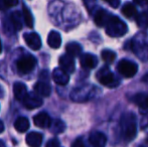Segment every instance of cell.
Listing matches in <instances>:
<instances>
[{"label":"cell","instance_id":"cell-1","mask_svg":"<svg viewBox=\"0 0 148 147\" xmlns=\"http://www.w3.org/2000/svg\"><path fill=\"white\" fill-rule=\"evenodd\" d=\"M121 130L126 141H132L137 135L136 118L133 113H127L121 118Z\"/></svg>","mask_w":148,"mask_h":147},{"label":"cell","instance_id":"cell-2","mask_svg":"<svg viewBox=\"0 0 148 147\" xmlns=\"http://www.w3.org/2000/svg\"><path fill=\"white\" fill-rule=\"evenodd\" d=\"M128 27L123 20L118 16H111L106 24V34L111 37H120L127 34Z\"/></svg>","mask_w":148,"mask_h":147},{"label":"cell","instance_id":"cell-3","mask_svg":"<svg viewBox=\"0 0 148 147\" xmlns=\"http://www.w3.org/2000/svg\"><path fill=\"white\" fill-rule=\"evenodd\" d=\"M130 44V49H132L133 53L140 57L142 61H146L148 59V41L142 34H137L134 39L128 41Z\"/></svg>","mask_w":148,"mask_h":147},{"label":"cell","instance_id":"cell-4","mask_svg":"<svg viewBox=\"0 0 148 147\" xmlns=\"http://www.w3.org/2000/svg\"><path fill=\"white\" fill-rule=\"evenodd\" d=\"M97 80L103 86L109 87V88H114L118 86V81L116 80L114 74L108 67H103L99 70V72L97 73Z\"/></svg>","mask_w":148,"mask_h":147},{"label":"cell","instance_id":"cell-5","mask_svg":"<svg viewBox=\"0 0 148 147\" xmlns=\"http://www.w3.org/2000/svg\"><path fill=\"white\" fill-rule=\"evenodd\" d=\"M94 90H96V89L92 86L80 87V88H77L73 91L71 94V98L75 102H86L93 97L94 93H95L93 92Z\"/></svg>","mask_w":148,"mask_h":147},{"label":"cell","instance_id":"cell-6","mask_svg":"<svg viewBox=\"0 0 148 147\" xmlns=\"http://www.w3.org/2000/svg\"><path fill=\"white\" fill-rule=\"evenodd\" d=\"M118 72L125 78H132L138 72V66L136 63L129 59H121L117 66Z\"/></svg>","mask_w":148,"mask_h":147},{"label":"cell","instance_id":"cell-7","mask_svg":"<svg viewBox=\"0 0 148 147\" xmlns=\"http://www.w3.org/2000/svg\"><path fill=\"white\" fill-rule=\"evenodd\" d=\"M17 69L20 73L22 74H28L32 71L36 66V59L33 55H27L24 57H20L17 61Z\"/></svg>","mask_w":148,"mask_h":147},{"label":"cell","instance_id":"cell-8","mask_svg":"<svg viewBox=\"0 0 148 147\" xmlns=\"http://www.w3.org/2000/svg\"><path fill=\"white\" fill-rule=\"evenodd\" d=\"M59 65L60 68H62L64 72H66L68 74H72L75 72L76 69V64H75V59L72 55H64L60 57L59 59Z\"/></svg>","mask_w":148,"mask_h":147},{"label":"cell","instance_id":"cell-9","mask_svg":"<svg viewBox=\"0 0 148 147\" xmlns=\"http://www.w3.org/2000/svg\"><path fill=\"white\" fill-rule=\"evenodd\" d=\"M24 41L27 44L28 47H30L33 51H38L41 47V39L40 36L35 32H30V34H24L23 36Z\"/></svg>","mask_w":148,"mask_h":147},{"label":"cell","instance_id":"cell-10","mask_svg":"<svg viewBox=\"0 0 148 147\" xmlns=\"http://www.w3.org/2000/svg\"><path fill=\"white\" fill-rule=\"evenodd\" d=\"M24 107L26 109H29V110H33V109H36L38 107H40L42 105V99L38 96V95L35 94H27V96L24 98V100L22 101Z\"/></svg>","mask_w":148,"mask_h":147},{"label":"cell","instance_id":"cell-11","mask_svg":"<svg viewBox=\"0 0 148 147\" xmlns=\"http://www.w3.org/2000/svg\"><path fill=\"white\" fill-rule=\"evenodd\" d=\"M89 142L93 147H105L107 143V137L102 132L95 131L90 134Z\"/></svg>","mask_w":148,"mask_h":147},{"label":"cell","instance_id":"cell-12","mask_svg":"<svg viewBox=\"0 0 148 147\" xmlns=\"http://www.w3.org/2000/svg\"><path fill=\"white\" fill-rule=\"evenodd\" d=\"M53 80L60 86H66L70 81V76L66 72H64L62 68H57L53 72Z\"/></svg>","mask_w":148,"mask_h":147},{"label":"cell","instance_id":"cell-13","mask_svg":"<svg viewBox=\"0 0 148 147\" xmlns=\"http://www.w3.org/2000/svg\"><path fill=\"white\" fill-rule=\"evenodd\" d=\"M33 123L36 127L39 128H49L51 126V118L47 112H40L33 117Z\"/></svg>","mask_w":148,"mask_h":147},{"label":"cell","instance_id":"cell-14","mask_svg":"<svg viewBox=\"0 0 148 147\" xmlns=\"http://www.w3.org/2000/svg\"><path fill=\"white\" fill-rule=\"evenodd\" d=\"M81 66L85 69H94L98 65V59L92 53H85L81 57Z\"/></svg>","mask_w":148,"mask_h":147},{"label":"cell","instance_id":"cell-15","mask_svg":"<svg viewBox=\"0 0 148 147\" xmlns=\"http://www.w3.org/2000/svg\"><path fill=\"white\" fill-rule=\"evenodd\" d=\"M111 14L108 11L104 9H100L97 11V13L95 14V17H94V21L100 27H103V26H106V24L108 23L110 17H111Z\"/></svg>","mask_w":148,"mask_h":147},{"label":"cell","instance_id":"cell-16","mask_svg":"<svg viewBox=\"0 0 148 147\" xmlns=\"http://www.w3.org/2000/svg\"><path fill=\"white\" fill-rule=\"evenodd\" d=\"M25 141L28 146L30 147H40L41 143H42V135L38 132H29L26 135Z\"/></svg>","mask_w":148,"mask_h":147},{"label":"cell","instance_id":"cell-17","mask_svg":"<svg viewBox=\"0 0 148 147\" xmlns=\"http://www.w3.org/2000/svg\"><path fill=\"white\" fill-rule=\"evenodd\" d=\"M132 101L142 111L148 110V94L146 93H137L133 96Z\"/></svg>","mask_w":148,"mask_h":147},{"label":"cell","instance_id":"cell-18","mask_svg":"<svg viewBox=\"0 0 148 147\" xmlns=\"http://www.w3.org/2000/svg\"><path fill=\"white\" fill-rule=\"evenodd\" d=\"M33 90L37 95L42 97H49L51 93V87L45 82H37L33 86Z\"/></svg>","mask_w":148,"mask_h":147},{"label":"cell","instance_id":"cell-19","mask_svg":"<svg viewBox=\"0 0 148 147\" xmlns=\"http://www.w3.org/2000/svg\"><path fill=\"white\" fill-rule=\"evenodd\" d=\"M13 92H14V96H15L16 100H18V101H23L24 98H25L28 94L26 86L23 83H20V82H17L14 84Z\"/></svg>","mask_w":148,"mask_h":147},{"label":"cell","instance_id":"cell-20","mask_svg":"<svg viewBox=\"0 0 148 147\" xmlns=\"http://www.w3.org/2000/svg\"><path fill=\"white\" fill-rule=\"evenodd\" d=\"M47 43L51 49H59L62 44V36L58 31H51L47 36Z\"/></svg>","mask_w":148,"mask_h":147},{"label":"cell","instance_id":"cell-21","mask_svg":"<svg viewBox=\"0 0 148 147\" xmlns=\"http://www.w3.org/2000/svg\"><path fill=\"white\" fill-rule=\"evenodd\" d=\"M14 128L19 133L26 132L29 128V121L25 117H18L14 122Z\"/></svg>","mask_w":148,"mask_h":147},{"label":"cell","instance_id":"cell-22","mask_svg":"<svg viewBox=\"0 0 148 147\" xmlns=\"http://www.w3.org/2000/svg\"><path fill=\"white\" fill-rule=\"evenodd\" d=\"M22 17H23V14L20 11H14L10 15L11 23L16 30H20L22 28Z\"/></svg>","mask_w":148,"mask_h":147},{"label":"cell","instance_id":"cell-23","mask_svg":"<svg viewBox=\"0 0 148 147\" xmlns=\"http://www.w3.org/2000/svg\"><path fill=\"white\" fill-rule=\"evenodd\" d=\"M66 51L68 55H72L73 57H79L82 53V46L77 42H70L66 44Z\"/></svg>","mask_w":148,"mask_h":147},{"label":"cell","instance_id":"cell-24","mask_svg":"<svg viewBox=\"0 0 148 147\" xmlns=\"http://www.w3.org/2000/svg\"><path fill=\"white\" fill-rule=\"evenodd\" d=\"M122 13L127 18H134L137 16V9L132 3H125L122 7Z\"/></svg>","mask_w":148,"mask_h":147},{"label":"cell","instance_id":"cell-25","mask_svg":"<svg viewBox=\"0 0 148 147\" xmlns=\"http://www.w3.org/2000/svg\"><path fill=\"white\" fill-rule=\"evenodd\" d=\"M49 130H51L53 133L55 134H60L66 130V124L62 121V120H55L51 123V126H49Z\"/></svg>","mask_w":148,"mask_h":147},{"label":"cell","instance_id":"cell-26","mask_svg":"<svg viewBox=\"0 0 148 147\" xmlns=\"http://www.w3.org/2000/svg\"><path fill=\"white\" fill-rule=\"evenodd\" d=\"M22 14H23V20L25 22L26 26L27 27H33V17L31 12L28 10V8L26 6H23V9H22Z\"/></svg>","mask_w":148,"mask_h":147},{"label":"cell","instance_id":"cell-27","mask_svg":"<svg viewBox=\"0 0 148 147\" xmlns=\"http://www.w3.org/2000/svg\"><path fill=\"white\" fill-rule=\"evenodd\" d=\"M101 57L105 63L112 64L114 62V59H116V53L113 51H110V49H104L101 53Z\"/></svg>","mask_w":148,"mask_h":147},{"label":"cell","instance_id":"cell-28","mask_svg":"<svg viewBox=\"0 0 148 147\" xmlns=\"http://www.w3.org/2000/svg\"><path fill=\"white\" fill-rule=\"evenodd\" d=\"M136 21L138 26L142 28H146L148 27V10L142 12L141 14H139L136 18Z\"/></svg>","mask_w":148,"mask_h":147},{"label":"cell","instance_id":"cell-29","mask_svg":"<svg viewBox=\"0 0 148 147\" xmlns=\"http://www.w3.org/2000/svg\"><path fill=\"white\" fill-rule=\"evenodd\" d=\"M45 147H60V143L57 138H53V139H51L47 142Z\"/></svg>","mask_w":148,"mask_h":147},{"label":"cell","instance_id":"cell-30","mask_svg":"<svg viewBox=\"0 0 148 147\" xmlns=\"http://www.w3.org/2000/svg\"><path fill=\"white\" fill-rule=\"evenodd\" d=\"M3 3L6 7H13L18 4V0H3Z\"/></svg>","mask_w":148,"mask_h":147},{"label":"cell","instance_id":"cell-31","mask_svg":"<svg viewBox=\"0 0 148 147\" xmlns=\"http://www.w3.org/2000/svg\"><path fill=\"white\" fill-rule=\"evenodd\" d=\"M72 147H86V146H85V143L82 138H78V139H76L73 142Z\"/></svg>","mask_w":148,"mask_h":147},{"label":"cell","instance_id":"cell-32","mask_svg":"<svg viewBox=\"0 0 148 147\" xmlns=\"http://www.w3.org/2000/svg\"><path fill=\"white\" fill-rule=\"evenodd\" d=\"M104 1L109 3V5L113 8H117L120 5V0H104Z\"/></svg>","mask_w":148,"mask_h":147},{"label":"cell","instance_id":"cell-33","mask_svg":"<svg viewBox=\"0 0 148 147\" xmlns=\"http://www.w3.org/2000/svg\"><path fill=\"white\" fill-rule=\"evenodd\" d=\"M134 2L139 6H145L148 4V0H134Z\"/></svg>","mask_w":148,"mask_h":147},{"label":"cell","instance_id":"cell-34","mask_svg":"<svg viewBox=\"0 0 148 147\" xmlns=\"http://www.w3.org/2000/svg\"><path fill=\"white\" fill-rule=\"evenodd\" d=\"M3 131H4V124H3V122L0 120V133H2Z\"/></svg>","mask_w":148,"mask_h":147},{"label":"cell","instance_id":"cell-35","mask_svg":"<svg viewBox=\"0 0 148 147\" xmlns=\"http://www.w3.org/2000/svg\"><path fill=\"white\" fill-rule=\"evenodd\" d=\"M142 82L148 83V74H146V75H145V76L142 78Z\"/></svg>","mask_w":148,"mask_h":147},{"label":"cell","instance_id":"cell-36","mask_svg":"<svg viewBox=\"0 0 148 147\" xmlns=\"http://www.w3.org/2000/svg\"><path fill=\"white\" fill-rule=\"evenodd\" d=\"M0 147H6V146H5V144H4V142L0 141Z\"/></svg>","mask_w":148,"mask_h":147},{"label":"cell","instance_id":"cell-37","mask_svg":"<svg viewBox=\"0 0 148 147\" xmlns=\"http://www.w3.org/2000/svg\"><path fill=\"white\" fill-rule=\"evenodd\" d=\"M2 51V44H1V41H0V53H1Z\"/></svg>","mask_w":148,"mask_h":147},{"label":"cell","instance_id":"cell-38","mask_svg":"<svg viewBox=\"0 0 148 147\" xmlns=\"http://www.w3.org/2000/svg\"><path fill=\"white\" fill-rule=\"evenodd\" d=\"M146 142H147V143H148V136H147V137H146Z\"/></svg>","mask_w":148,"mask_h":147},{"label":"cell","instance_id":"cell-39","mask_svg":"<svg viewBox=\"0 0 148 147\" xmlns=\"http://www.w3.org/2000/svg\"><path fill=\"white\" fill-rule=\"evenodd\" d=\"M139 147H143V146H139Z\"/></svg>","mask_w":148,"mask_h":147}]
</instances>
